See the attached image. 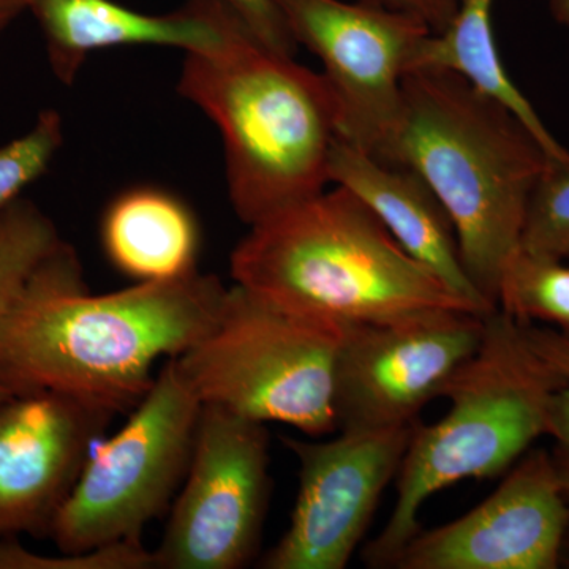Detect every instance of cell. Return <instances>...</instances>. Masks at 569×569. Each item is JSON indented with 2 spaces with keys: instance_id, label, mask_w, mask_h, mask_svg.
I'll return each mask as SVG.
<instances>
[{
  "instance_id": "e0dca14e",
  "label": "cell",
  "mask_w": 569,
  "mask_h": 569,
  "mask_svg": "<svg viewBox=\"0 0 569 569\" xmlns=\"http://www.w3.org/2000/svg\"><path fill=\"white\" fill-rule=\"evenodd\" d=\"M492 2L462 0L448 28L430 33L421 44L413 69L449 70L466 78L479 92L515 112L553 162L569 164L567 149L552 137L529 100L508 77L493 37Z\"/></svg>"
},
{
  "instance_id": "7a4b0ae2",
  "label": "cell",
  "mask_w": 569,
  "mask_h": 569,
  "mask_svg": "<svg viewBox=\"0 0 569 569\" xmlns=\"http://www.w3.org/2000/svg\"><path fill=\"white\" fill-rule=\"evenodd\" d=\"M373 157L429 183L455 223L471 283L498 309L501 269L520 247L531 192L553 162L529 127L455 71L413 69Z\"/></svg>"
},
{
  "instance_id": "7c38bea8",
  "label": "cell",
  "mask_w": 569,
  "mask_h": 569,
  "mask_svg": "<svg viewBox=\"0 0 569 569\" xmlns=\"http://www.w3.org/2000/svg\"><path fill=\"white\" fill-rule=\"evenodd\" d=\"M569 503L549 451L527 452L477 508L447 526L419 530L395 569H557Z\"/></svg>"
},
{
  "instance_id": "d6986e66",
  "label": "cell",
  "mask_w": 569,
  "mask_h": 569,
  "mask_svg": "<svg viewBox=\"0 0 569 569\" xmlns=\"http://www.w3.org/2000/svg\"><path fill=\"white\" fill-rule=\"evenodd\" d=\"M63 239L39 206L18 198L0 211V317Z\"/></svg>"
},
{
  "instance_id": "30bf717a",
  "label": "cell",
  "mask_w": 569,
  "mask_h": 569,
  "mask_svg": "<svg viewBox=\"0 0 569 569\" xmlns=\"http://www.w3.org/2000/svg\"><path fill=\"white\" fill-rule=\"evenodd\" d=\"M271 2L296 44L320 59L339 138L376 156L399 116L403 78L432 31L410 14L358 0Z\"/></svg>"
},
{
  "instance_id": "cb8c5ba5",
  "label": "cell",
  "mask_w": 569,
  "mask_h": 569,
  "mask_svg": "<svg viewBox=\"0 0 569 569\" xmlns=\"http://www.w3.org/2000/svg\"><path fill=\"white\" fill-rule=\"evenodd\" d=\"M246 22L261 43L282 54L293 56L298 44L271 0H224Z\"/></svg>"
},
{
  "instance_id": "6da1fadb",
  "label": "cell",
  "mask_w": 569,
  "mask_h": 569,
  "mask_svg": "<svg viewBox=\"0 0 569 569\" xmlns=\"http://www.w3.org/2000/svg\"><path fill=\"white\" fill-rule=\"evenodd\" d=\"M227 291L219 277L197 271L91 295L77 250L63 241L0 317V381L14 396L61 392L114 415L132 411L157 361L211 331Z\"/></svg>"
},
{
  "instance_id": "d4e9b609",
  "label": "cell",
  "mask_w": 569,
  "mask_h": 569,
  "mask_svg": "<svg viewBox=\"0 0 569 569\" xmlns=\"http://www.w3.org/2000/svg\"><path fill=\"white\" fill-rule=\"evenodd\" d=\"M410 14L425 22L432 33L443 32L458 13L462 0H358Z\"/></svg>"
},
{
  "instance_id": "f1b7e54d",
  "label": "cell",
  "mask_w": 569,
  "mask_h": 569,
  "mask_svg": "<svg viewBox=\"0 0 569 569\" xmlns=\"http://www.w3.org/2000/svg\"><path fill=\"white\" fill-rule=\"evenodd\" d=\"M13 392L10 391L9 388L6 387V385L0 381V403L3 402V400L10 399V397H13Z\"/></svg>"
},
{
  "instance_id": "9c48e42d",
  "label": "cell",
  "mask_w": 569,
  "mask_h": 569,
  "mask_svg": "<svg viewBox=\"0 0 569 569\" xmlns=\"http://www.w3.org/2000/svg\"><path fill=\"white\" fill-rule=\"evenodd\" d=\"M485 317L441 309L343 325L335 369L337 430L381 432L418 422L422 408L443 397L477 353Z\"/></svg>"
},
{
  "instance_id": "52a82bcc",
  "label": "cell",
  "mask_w": 569,
  "mask_h": 569,
  "mask_svg": "<svg viewBox=\"0 0 569 569\" xmlns=\"http://www.w3.org/2000/svg\"><path fill=\"white\" fill-rule=\"evenodd\" d=\"M201 403L164 359L127 425L92 451L52 520L48 538L63 553L141 539L181 489L192 458Z\"/></svg>"
},
{
  "instance_id": "484cf974",
  "label": "cell",
  "mask_w": 569,
  "mask_h": 569,
  "mask_svg": "<svg viewBox=\"0 0 569 569\" xmlns=\"http://www.w3.org/2000/svg\"><path fill=\"white\" fill-rule=\"evenodd\" d=\"M24 13H28V0H0V37Z\"/></svg>"
},
{
  "instance_id": "44dd1931",
  "label": "cell",
  "mask_w": 569,
  "mask_h": 569,
  "mask_svg": "<svg viewBox=\"0 0 569 569\" xmlns=\"http://www.w3.org/2000/svg\"><path fill=\"white\" fill-rule=\"evenodd\" d=\"M520 249L538 257L569 258V164L550 162L531 192Z\"/></svg>"
},
{
  "instance_id": "277c9868",
  "label": "cell",
  "mask_w": 569,
  "mask_h": 569,
  "mask_svg": "<svg viewBox=\"0 0 569 569\" xmlns=\"http://www.w3.org/2000/svg\"><path fill=\"white\" fill-rule=\"evenodd\" d=\"M231 277L287 309L339 325L441 309L477 313L340 186L252 224L231 253Z\"/></svg>"
},
{
  "instance_id": "5bb4252c",
  "label": "cell",
  "mask_w": 569,
  "mask_h": 569,
  "mask_svg": "<svg viewBox=\"0 0 569 569\" xmlns=\"http://www.w3.org/2000/svg\"><path fill=\"white\" fill-rule=\"evenodd\" d=\"M28 13L39 22L52 74L66 86L77 81L93 52L118 47L212 51L246 26L224 0H187L164 14L141 13L114 0H28Z\"/></svg>"
},
{
  "instance_id": "5b68a950",
  "label": "cell",
  "mask_w": 569,
  "mask_h": 569,
  "mask_svg": "<svg viewBox=\"0 0 569 569\" xmlns=\"http://www.w3.org/2000/svg\"><path fill=\"white\" fill-rule=\"evenodd\" d=\"M561 385L563 378L531 346L523 323L500 309L486 316L477 353L445 391L448 413L413 427L391 518L362 552L367 567L391 568L421 530L418 516L433 493L463 479L505 473L548 436L550 402Z\"/></svg>"
},
{
  "instance_id": "4316f807",
  "label": "cell",
  "mask_w": 569,
  "mask_h": 569,
  "mask_svg": "<svg viewBox=\"0 0 569 569\" xmlns=\"http://www.w3.org/2000/svg\"><path fill=\"white\" fill-rule=\"evenodd\" d=\"M549 9L553 20L569 28V0H549Z\"/></svg>"
},
{
  "instance_id": "9a60e30c",
  "label": "cell",
  "mask_w": 569,
  "mask_h": 569,
  "mask_svg": "<svg viewBox=\"0 0 569 569\" xmlns=\"http://www.w3.org/2000/svg\"><path fill=\"white\" fill-rule=\"evenodd\" d=\"M329 182L356 194L408 254L475 312L485 317L496 310L471 283L460 258L455 223L421 176L410 168L381 162L337 138L329 157Z\"/></svg>"
},
{
  "instance_id": "7402d4cb",
  "label": "cell",
  "mask_w": 569,
  "mask_h": 569,
  "mask_svg": "<svg viewBox=\"0 0 569 569\" xmlns=\"http://www.w3.org/2000/svg\"><path fill=\"white\" fill-rule=\"evenodd\" d=\"M0 569H156V560L141 539L50 557L22 548L17 537H11L0 538Z\"/></svg>"
},
{
  "instance_id": "603a6c76",
  "label": "cell",
  "mask_w": 569,
  "mask_h": 569,
  "mask_svg": "<svg viewBox=\"0 0 569 569\" xmlns=\"http://www.w3.org/2000/svg\"><path fill=\"white\" fill-rule=\"evenodd\" d=\"M523 328L535 350L563 378L550 402L548 436L553 440L550 459L569 503V336L535 323H523Z\"/></svg>"
},
{
  "instance_id": "8fae6325",
  "label": "cell",
  "mask_w": 569,
  "mask_h": 569,
  "mask_svg": "<svg viewBox=\"0 0 569 569\" xmlns=\"http://www.w3.org/2000/svg\"><path fill=\"white\" fill-rule=\"evenodd\" d=\"M415 425L329 441L284 437L299 462L298 497L288 530L260 568L346 569L399 473Z\"/></svg>"
},
{
  "instance_id": "ba28073f",
  "label": "cell",
  "mask_w": 569,
  "mask_h": 569,
  "mask_svg": "<svg viewBox=\"0 0 569 569\" xmlns=\"http://www.w3.org/2000/svg\"><path fill=\"white\" fill-rule=\"evenodd\" d=\"M263 422L216 406L201 407L192 458L156 569H239L257 553L271 477Z\"/></svg>"
},
{
  "instance_id": "ac0fdd59",
  "label": "cell",
  "mask_w": 569,
  "mask_h": 569,
  "mask_svg": "<svg viewBox=\"0 0 569 569\" xmlns=\"http://www.w3.org/2000/svg\"><path fill=\"white\" fill-rule=\"evenodd\" d=\"M497 307L520 323L542 321L569 336V266L519 247L501 269Z\"/></svg>"
},
{
  "instance_id": "83f0119b",
  "label": "cell",
  "mask_w": 569,
  "mask_h": 569,
  "mask_svg": "<svg viewBox=\"0 0 569 569\" xmlns=\"http://www.w3.org/2000/svg\"><path fill=\"white\" fill-rule=\"evenodd\" d=\"M560 568L569 569V526H568L567 535H565L563 546H561Z\"/></svg>"
},
{
  "instance_id": "2e32d148",
  "label": "cell",
  "mask_w": 569,
  "mask_h": 569,
  "mask_svg": "<svg viewBox=\"0 0 569 569\" xmlns=\"http://www.w3.org/2000/svg\"><path fill=\"white\" fill-rule=\"evenodd\" d=\"M103 252L121 274L137 282H162L198 271L201 231L182 200L156 187L116 197L100 224Z\"/></svg>"
},
{
  "instance_id": "3957f363",
  "label": "cell",
  "mask_w": 569,
  "mask_h": 569,
  "mask_svg": "<svg viewBox=\"0 0 569 569\" xmlns=\"http://www.w3.org/2000/svg\"><path fill=\"white\" fill-rule=\"evenodd\" d=\"M178 91L219 127L228 197L242 223L326 190L339 118L323 74L242 26L217 50L186 52Z\"/></svg>"
},
{
  "instance_id": "ffe728a7",
  "label": "cell",
  "mask_w": 569,
  "mask_h": 569,
  "mask_svg": "<svg viewBox=\"0 0 569 569\" xmlns=\"http://www.w3.org/2000/svg\"><path fill=\"white\" fill-rule=\"evenodd\" d=\"M63 140L62 116L48 108L28 132L0 146V211L50 170Z\"/></svg>"
},
{
  "instance_id": "8992f818",
  "label": "cell",
  "mask_w": 569,
  "mask_h": 569,
  "mask_svg": "<svg viewBox=\"0 0 569 569\" xmlns=\"http://www.w3.org/2000/svg\"><path fill=\"white\" fill-rule=\"evenodd\" d=\"M342 331L343 325L302 316L236 283L211 331L174 362L201 406L323 437L337 430Z\"/></svg>"
},
{
  "instance_id": "4fadbf2b",
  "label": "cell",
  "mask_w": 569,
  "mask_h": 569,
  "mask_svg": "<svg viewBox=\"0 0 569 569\" xmlns=\"http://www.w3.org/2000/svg\"><path fill=\"white\" fill-rule=\"evenodd\" d=\"M114 417L52 391L0 403V538H48L97 438Z\"/></svg>"
}]
</instances>
